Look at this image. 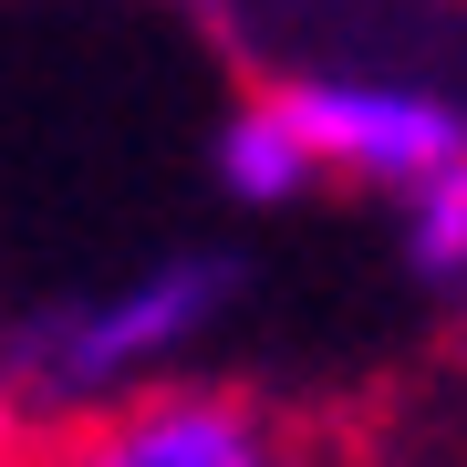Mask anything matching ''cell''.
Segmentation results:
<instances>
[{"mask_svg": "<svg viewBox=\"0 0 467 467\" xmlns=\"http://www.w3.org/2000/svg\"><path fill=\"white\" fill-rule=\"evenodd\" d=\"M239 301H250V260L229 239H177L115 281L52 291L21 322H0V364H11L32 426H63V416H94V405L198 374Z\"/></svg>", "mask_w": 467, "mask_h": 467, "instance_id": "cell-1", "label": "cell"}, {"mask_svg": "<svg viewBox=\"0 0 467 467\" xmlns=\"http://www.w3.org/2000/svg\"><path fill=\"white\" fill-rule=\"evenodd\" d=\"M32 467H322V436L250 374H177L32 436Z\"/></svg>", "mask_w": 467, "mask_h": 467, "instance_id": "cell-2", "label": "cell"}, {"mask_svg": "<svg viewBox=\"0 0 467 467\" xmlns=\"http://www.w3.org/2000/svg\"><path fill=\"white\" fill-rule=\"evenodd\" d=\"M270 94H281L291 135L312 146L322 187H353L384 208L467 156V104L436 84H405V73H281Z\"/></svg>", "mask_w": 467, "mask_h": 467, "instance_id": "cell-3", "label": "cell"}, {"mask_svg": "<svg viewBox=\"0 0 467 467\" xmlns=\"http://www.w3.org/2000/svg\"><path fill=\"white\" fill-rule=\"evenodd\" d=\"M208 187L239 218H281V208H312L322 198V167H312V146L291 135V115H281L270 84L229 94V115L208 125Z\"/></svg>", "mask_w": 467, "mask_h": 467, "instance_id": "cell-4", "label": "cell"}, {"mask_svg": "<svg viewBox=\"0 0 467 467\" xmlns=\"http://www.w3.org/2000/svg\"><path fill=\"white\" fill-rule=\"evenodd\" d=\"M384 218H395L405 281H416L426 301H447V312H467V156H457L447 177H426L416 198H395Z\"/></svg>", "mask_w": 467, "mask_h": 467, "instance_id": "cell-5", "label": "cell"}, {"mask_svg": "<svg viewBox=\"0 0 467 467\" xmlns=\"http://www.w3.org/2000/svg\"><path fill=\"white\" fill-rule=\"evenodd\" d=\"M32 405H21V384H11V364H0V467H32Z\"/></svg>", "mask_w": 467, "mask_h": 467, "instance_id": "cell-6", "label": "cell"}]
</instances>
